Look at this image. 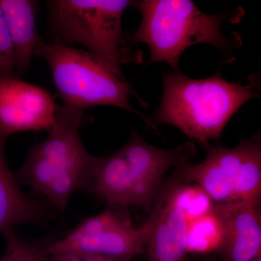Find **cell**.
<instances>
[{"label": "cell", "mask_w": 261, "mask_h": 261, "mask_svg": "<svg viewBox=\"0 0 261 261\" xmlns=\"http://www.w3.org/2000/svg\"><path fill=\"white\" fill-rule=\"evenodd\" d=\"M163 95L155 113L159 123L178 128L204 147L218 141L231 117L257 97L256 84L228 82L219 74L195 80L181 72L163 74Z\"/></svg>", "instance_id": "obj_1"}, {"label": "cell", "mask_w": 261, "mask_h": 261, "mask_svg": "<svg viewBox=\"0 0 261 261\" xmlns=\"http://www.w3.org/2000/svg\"><path fill=\"white\" fill-rule=\"evenodd\" d=\"M132 7L140 10L142 22L130 42L147 44L149 63H167L174 71H180V57L192 45L210 44L224 51L240 44L221 32L227 15L205 14L190 0H142Z\"/></svg>", "instance_id": "obj_2"}, {"label": "cell", "mask_w": 261, "mask_h": 261, "mask_svg": "<svg viewBox=\"0 0 261 261\" xmlns=\"http://www.w3.org/2000/svg\"><path fill=\"white\" fill-rule=\"evenodd\" d=\"M34 56L47 63L65 107L84 111L94 106H113L137 114L147 126L155 128L151 118L130 104V96L136 94L124 75L117 73L98 57L84 49L42 39Z\"/></svg>", "instance_id": "obj_3"}, {"label": "cell", "mask_w": 261, "mask_h": 261, "mask_svg": "<svg viewBox=\"0 0 261 261\" xmlns=\"http://www.w3.org/2000/svg\"><path fill=\"white\" fill-rule=\"evenodd\" d=\"M134 1L128 0H50L47 2L55 42L76 43L100 58L117 73L121 65L138 61L125 45L122 17Z\"/></svg>", "instance_id": "obj_4"}, {"label": "cell", "mask_w": 261, "mask_h": 261, "mask_svg": "<svg viewBox=\"0 0 261 261\" xmlns=\"http://www.w3.org/2000/svg\"><path fill=\"white\" fill-rule=\"evenodd\" d=\"M84 111L58 106L56 121L41 143L28 155L35 177L57 195L88 190L101 157L87 152L80 129Z\"/></svg>", "instance_id": "obj_5"}, {"label": "cell", "mask_w": 261, "mask_h": 261, "mask_svg": "<svg viewBox=\"0 0 261 261\" xmlns=\"http://www.w3.org/2000/svg\"><path fill=\"white\" fill-rule=\"evenodd\" d=\"M128 207L108 206L100 214L84 220L65 238L44 247L47 255L84 252L132 259L145 254L153 228L154 213L138 227L132 223Z\"/></svg>", "instance_id": "obj_6"}, {"label": "cell", "mask_w": 261, "mask_h": 261, "mask_svg": "<svg viewBox=\"0 0 261 261\" xmlns=\"http://www.w3.org/2000/svg\"><path fill=\"white\" fill-rule=\"evenodd\" d=\"M135 182L141 208L151 211L168 171L189 162L197 154L195 145L181 144L173 149L154 147L132 128L126 145L119 149Z\"/></svg>", "instance_id": "obj_7"}, {"label": "cell", "mask_w": 261, "mask_h": 261, "mask_svg": "<svg viewBox=\"0 0 261 261\" xmlns=\"http://www.w3.org/2000/svg\"><path fill=\"white\" fill-rule=\"evenodd\" d=\"M58 106L46 89L19 78L0 80V136L50 129Z\"/></svg>", "instance_id": "obj_8"}, {"label": "cell", "mask_w": 261, "mask_h": 261, "mask_svg": "<svg viewBox=\"0 0 261 261\" xmlns=\"http://www.w3.org/2000/svg\"><path fill=\"white\" fill-rule=\"evenodd\" d=\"M173 178L154 200L153 228L146 245L148 261H186L187 219L173 195Z\"/></svg>", "instance_id": "obj_9"}, {"label": "cell", "mask_w": 261, "mask_h": 261, "mask_svg": "<svg viewBox=\"0 0 261 261\" xmlns=\"http://www.w3.org/2000/svg\"><path fill=\"white\" fill-rule=\"evenodd\" d=\"M259 207L237 201L214 204L225 228L221 253L224 261H248L260 257L261 217Z\"/></svg>", "instance_id": "obj_10"}, {"label": "cell", "mask_w": 261, "mask_h": 261, "mask_svg": "<svg viewBox=\"0 0 261 261\" xmlns=\"http://www.w3.org/2000/svg\"><path fill=\"white\" fill-rule=\"evenodd\" d=\"M10 37L14 47L17 73L29 69L38 44L42 40L37 27L39 2L34 0H0Z\"/></svg>", "instance_id": "obj_11"}, {"label": "cell", "mask_w": 261, "mask_h": 261, "mask_svg": "<svg viewBox=\"0 0 261 261\" xmlns=\"http://www.w3.org/2000/svg\"><path fill=\"white\" fill-rule=\"evenodd\" d=\"M7 139L0 136V233L18 225L42 224L45 213L35 200L20 190L5 159Z\"/></svg>", "instance_id": "obj_12"}, {"label": "cell", "mask_w": 261, "mask_h": 261, "mask_svg": "<svg viewBox=\"0 0 261 261\" xmlns=\"http://www.w3.org/2000/svg\"><path fill=\"white\" fill-rule=\"evenodd\" d=\"M87 190L108 206L140 205L135 182L119 149L107 158H100Z\"/></svg>", "instance_id": "obj_13"}, {"label": "cell", "mask_w": 261, "mask_h": 261, "mask_svg": "<svg viewBox=\"0 0 261 261\" xmlns=\"http://www.w3.org/2000/svg\"><path fill=\"white\" fill-rule=\"evenodd\" d=\"M187 222V254L206 255L221 252L225 243V228L214 209Z\"/></svg>", "instance_id": "obj_14"}, {"label": "cell", "mask_w": 261, "mask_h": 261, "mask_svg": "<svg viewBox=\"0 0 261 261\" xmlns=\"http://www.w3.org/2000/svg\"><path fill=\"white\" fill-rule=\"evenodd\" d=\"M173 178L175 200L186 216L187 221L197 219L213 211L214 201L200 187L182 181L175 173Z\"/></svg>", "instance_id": "obj_15"}, {"label": "cell", "mask_w": 261, "mask_h": 261, "mask_svg": "<svg viewBox=\"0 0 261 261\" xmlns=\"http://www.w3.org/2000/svg\"><path fill=\"white\" fill-rule=\"evenodd\" d=\"M6 249L0 261H53L43 248L22 241L13 229L3 233Z\"/></svg>", "instance_id": "obj_16"}, {"label": "cell", "mask_w": 261, "mask_h": 261, "mask_svg": "<svg viewBox=\"0 0 261 261\" xmlns=\"http://www.w3.org/2000/svg\"><path fill=\"white\" fill-rule=\"evenodd\" d=\"M19 78L16 69L14 47L4 13L0 7V80Z\"/></svg>", "instance_id": "obj_17"}, {"label": "cell", "mask_w": 261, "mask_h": 261, "mask_svg": "<svg viewBox=\"0 0 261 261\" xmlns=\"http://www.w3.org/2000/svg\"><path fill=\"white\" fill-rule=\"evenodd\" d=\"M53 261H132V259L121 258L97 255V254L84 253V252H63L50 255Z\"/></svg>", "instance_id": "obj_18"}, {"label": "cell", "mask_w": 261, "mask_h": 261, "mask_svg": "<svg viewBox=\"0 0 261 261\" xmlns=\"http://www.w3.org/2000/svg\"><path fill=\"white\" fill-rule=\"evenodd\" d=\"M203 261H218L216 259L214 258V257H208V258H206L205 260Z\"/></svg>", "instance_id": "obj_19"}, {"label": "cell", "mask_w": 261, "mask_h": 261, "mask_svg": "<svg viewBox=\"0 0 261 261\" xmlns=\"http://www.w3.org/2000/svg\"><path fill=\"white\" fill-rule=\"evenodd\" d=\"M248 261H261V257H255V258L252 259V260Z\"/></svg>", "instance_id": "obj_20"}]
</instances>
